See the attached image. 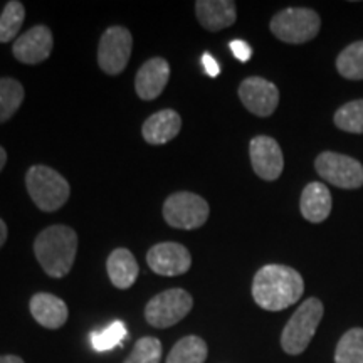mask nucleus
I'll use <instances>...</instances> for the list:
<instances>
[{
  "instance_id": "obj_1",
  "label": "nucleus",
  "mask_w": 363,
  "mask_h": 363,
  "mask_svg": "<svg viewBox=\"0 0 363 363\" xmlns=\"http://www.w3.org/2000/svg\"><path fill=\"white\" fill-rule=\"evenodd\" d=\"M305 291V281L293 267L267 264L256 272L252 281V298L266 311H283L299 301Z\"/></svg>"
},
{
  "instance_id": "obj_2",
  "label": "nucleus",
  "mask_w": 363,
  "mask_h": 363,
  "mask_svg": "<svg viewBox=\"0 0 363 363\" xmlns=\"http://www.w3.org/2000/svg\"><path fill=\"white\" fill-rule=\"evenodd\" d=\"M76 252L78 235L67 225H51L35 238L34 254L51 278H65L74 264Z\"/></svg>"
},
{
  "instance_id": "obj_3",
  "label": "nucleus",
  "mask_w": 363,
  "mask_h": 363,
  "mask_svg": "<svg viewBox=\"0 0 363 363\" xmlns=\"http://www.w3.org/2000/svg\"><path fill=\"white\" fill-rule=\"evenodd\" d=\"M26 187L33 202L43 212H56L67 202L71 187L51 167L34 165L26 174Z\"/></svg>"
},
{
  "instance_id": "obj_4",
  "label": "nucleus",
  "mask_w": 363,
  "mask_h": 363,
  "mask_svg": "<svg viewBox=\"0 0 363 363\" xmlns=\"http://www.w3.org/2000/svg\"><path fill=\"white\" fill-rule=\"evenodd\" d=\"M323 303L318 298H310L294 311L281 335V347L288 355H299L308 348L315 337L318 325L323 318Z\"/></svg>"
},
{
  "instance_id": "obj_5",
  "label": "nucleus",
  "mask_w": 363,
  "mask_h": 363,
  "mask_svg": "<svg viewBox=\"0 0 363 363\" xmlns=\"http://www.w3.org/2000/svg\"><path fill=\"white\" fill-rule=\"evenodd\" d=\"M320 16L313 9L289 7L276 13L271 21V33L289 44H303L320 33Z\"/></svg>"
},
{
  "instance_id": "obj_6",
  "label": "nucleus",
  "mask_w": 363,
  "mask_h": 363,
  "mask_svg": "<svg viewBox=\"0 0 363 363\" xmlns=\"http://www.w3.org/2000/svg\"><path fill=\"white\" fill-rule=\"evenodd\" d=\"M208 203L201 195L192 192H177L167 197L163 203V217L170 227L182 230L199 229L208 219Z\"/></svg>"
},
{
  "instance_id": "obj_7",
  "label": "nucleus",
  "mask_w": 363,
  "mask_h": 363,
  "mask_svg": "<svg viewBox=\"0 0 363 363\" xmlns=\"http://www.w3.org/2000/svg\"><path fill=\"white\" fill-rule=\"evenodd\" d=\"M194 306L190 293L180 288L167 289L148 301L145 308V320L153 328H170L184 320Z\"/></svg>"
},
{
  "instance_id": "obj_8",
  "label": "nucleus",
  "mask_w": 363,
  "mask_h": 363,
  "mask_svg": "<svg viewBox=\"0 0 363 363\" xmlns=\"http://www.w3.org/2000/svg\"><path fill=\"white\" fill-rule=\"evenodd\" d=\"M133 38L126 27L113 26L101 35L98 45V65L110 76L125 71L131 56Z\"/></svg>"
},
{
  "instance_id": "obj_9",
  "label": "nucleus",
  "mask_w": 363,
  "mask_h": 363,
  "mask_svg": "<svg viewBox=\"0 0 363 363\" xmlns=\"http://www.w3.org/2000/svg\"><path fill=\"white\" fill-rule=\"evenodd\" d=\"M321 179L340 189H358L363 185V167L355 158L340 155L335 152H323L315 162Z\"/></svg>"
},
{
  "instance_id": "obj_10",
  "label": "nucleus",
  "mask_w": 363,
  "mask_h": 363,
  "mask_svg": "<svg viewBox=\"0 0 363 363\" xmlns=\"http://www.w3.org/2000/svg\"><path fill=\"white\" fill-rule=\"evenodd\" d=\"M239 98L252 115L266 118L276 111L279 103V91L276 84L259 76L244 79L239 86Z\"/></svg>"
},
{
  "instance_id": "obj_11",
  "label": "nucleus",
  "mask_w": 363,
  "mask_h": 363,
  "mask_svg": "<svg viewBox=\"0 0 363 363\" xmlns=\"http://www.w3.org/2000/svg\"><path fill=\"white\" fill-rule=\"evenodd\" d=\"M150 269L158 276H182L192 266V256L189 249L179 242H160L147 254Z\"/></svg>"
},
{
  "instance_id": "obj_12",
  "label": "nucleus",
  "mask_w": 363,
  "mask_h": 363,
  "mask_svg": "<svg viewBox=\"0 0 363 363\" xmlns=\"http://www.w3.org/2000/svg\"><path fill=\"white\" fill-rule=\"evenodd\" d=\"M252 169L262 180L272 182L279 179L284 169V158L281 147L271 136H256L249 143Z\"/></svg>"
},
{
  "instance_id": "obj_13",
  "label": "nucleus",
  "mask_w": 363,
  "mask_h": 363,
  "mask_svg": "<svg viewBox=\"0 0 363 363\" xmlns=\"http://www.w3.org/2000/svg\"><path fill=\"white\" fill-rule=\"evenodd\" d=\"M52 33L48 26L30 27L13 43V57L22 65H40L52 52Z\"/></svg>"
},
{
  "instance_id": "obj_14",
  "label": "nucleus",
  "mask_w": 363,
  "mask_h": 363,
  "mask_svg": "<svg viewBox=\"0 0 363 363\" xmlns=\"http://www.w3.org/2000/svg\"><path fill=\"white\" fill-rule=\"evenodd\" d=\"M170 79V65L163 57H153L140 67L135 78L136 94L143 101L160 96Z\"/></svg>"
},
{
  "instance_id": "obj_15",
  "label": "nucleus",
  "mask_w": 363,
  "mask_h": 363,
  "mask_svg": "<svg viewBox=\"0 0 363 363\" xmlns=\"http://www.w3.org/2000/svg\"><path fill=\"white\" fill-rule=\"evenodd\" d=\"M195 13L203 29L211 33L227 29L238 19L235 2L233 0H199L195 2Z\"/></svg>"
},
{
  "instance_id": "obj_16",
  "label": "nucleus",
  "mask_w": 363,
  "mask_h": 363,
  "mask_svg": "<svg viewBox=\"0 0 363 363\" xmlns=\"http://www.w3.org/2000/svg\"><path fill=\"white\" fill-rule=\"evenodd\" d=\"M30 315L40 326L48 330H57L67 321L69 311L61 298L51 293H38L30 298Z\"/></svg>"
},
{
  "instance_id": "obj_17",
  "label": "nucleus",
  "mask_w": 363,
  "mask_h": 363,
  "mask_svg": "<svg viewBox=\"0 0 363 363\" xmlns=\"http://www.w3.org/2000/svg\"><path fill=\"white\" fill-rule=\"evenodd\" d=\"M182 118L175 110H162L143 123V140L150 145H165L180 133Z\"/></svg>"
},
{
  "instance_id": "obj_18",
  "label": "nucleus",
  "mask_w": 363,
  "mask_h": 363,
  "mask_svg": "<svg viewBox=\"0 0 363 363\" xmlns=\"http://www.w3.org/2000/svg\"><path fill=\"white\" fill-rule=\"evenodd\" d=\"M331 206H333V202H331L330 190L321 182H311L303 190L299 208H301V214L308 222L320 224V222L328 219Z\"/></svg>"
},
{
  "instance_id": "obj_19",
  "label": "nucleus",
  "mask_w": 363,
  "mask_h": 363,
  "mask_svg": "<svg viewBox=\"0 0 363 363\" xmlns=\"http://www.w3.org/2000/svg\"><path fill=\"white\" fill-rule=\"evenodd\" d=\"M106 269L113 286H116L118 289L131 288L140 272L135 256L125 247H118L108 256Z\"/></svg>"
},
{
  "instance_id": "obj_20",
  "label": "nucleus",
  "mask_w": 363,
  "mask_h": 363,
  "mask_svg": "<svg viewBox=\"0 0 363 363\" xmlns=\"http://www.w3.org/2000/svg\"><path fill=\"white\" fill-rule=\"evenodd\" d=\"M207 355V343L197 335H189L174 345L165 363H203Z\"/></svg>"
},
{
  "instance_id": "obj_21",
  "label": "nucleus",
  "mask_w": 363,
  "mask_h": 363,
  "mask_svg": "<svg viewBox=\"0 0 363 363\" xmlns=\"http://www.w3.org/2000/svg\"><path fill=\"white\" fill-rule=\"evenodd\" d=\"M24 88L17 79L0 78V123L16 115L24 101Z\"/></svg>"
},
{
  "instance_id": "obj_22",
  "label": "nucleus",
  "mask_w": 363,
  "mask_h": 363,
  "mask_svg": "<svg viewBox=\"0 0 363 363\" xmlns=\"http://www.w3.org/2000/svg\"><path fill=\"white\" fill-rule=\"evenodd\" d=\"M337 69L347 79H363V40L350 44L340 52L337 57Z\"/></svg>"
},
{
  "instance_id": "obj_23",
  "label": "nucleus",
  "mask_w": 363,
  "mask_h": 363,
  "mask_svg": "<svg viewBox=\"0 0 363 363\" xmlns=\"http://www.w3.org/2000/svg\"><path fill=\"white\" fill-rule=\"evenodd\" d=\"M335 363H363V330L352 328L340 338Z\"/></svg>"
},
{
  "instance_id": "obj_24",
  "label": "nucleus",
  "mask_w": 363,
  "mask_h": 363,
  "mask_svg": "<svg viewBox=\"0 0 363 363\" xmlns=\"http://www.w3.org/2000/svg\"><path fill=\"white\" fill-rule=\"evenodd\" d=\"M26 19V9L21 2H7L0 13V43H11L19 34Z\"/></svg>"
},
{
  "instance_id": "obj_25",
  "label": "nucleus",
  "mask_w": 363,
  "mask_h": 363,
  "mask_svg": "<svg viewBox=\"0 0 363 363\" xmlns=\"http://www.w3.org/2000/svg\"><path fill=\"white\" fill-rule=\"evenodd\" d=\"M335 125L348 133H363V99L350 101L335 113Z\"/></svg>"
},
{
  "instance_id": "obj_26",
  "label": "nucleus",
  "mask_w": 363,
  "mask_h": 363,
  "mask_svg": "<svg viewBox=\"0 0 363 363\" xmlns=\"http://www.w3.org/2000/svg\"><path fill=\"white\" fill-rule=\"evenodd\" d=\"M126 335L128 333H126V326L123 321H113L104 330L91 333V345H93L96 352H110L116 345H121Z\"/></svg>"
},
{
  "instance_id": "obj_27",
  "label": "nucleus",
  "mask_w": 363,
  "mask_h": 363,
  "mask_svg": "<svg viewBox=\"0 0 363 363\" xmlns=\"http://www.w3.org/2000/svg\"><path fill=\"white\" fill-rule=\"evenodd\" d=\"M162 342L155 337H143L135 343L133 352L123 363H160Z\"/></svg>"
},
{
  "instance_id": "obj_28",
  "label": "nucleus",
  "mask_w": 363,
  "mask_h": 363,
  "mask_svg": "<svg viewBox=\"0 0 363 363\" xmlns=\"http://www.w3.org/2000/svg\"><path fill=\"white\" fill-rule=\"evenodd\" d=\"M229 48H230V51H233L234 56L238 57L240 62L249 61V59H251V56H252L251 45H249L246 40H239V39L233 40V43L229 44Z\"/></svg>"
},
{
  "instance_id": "obj_29",
  "label": "nucleus",
  "mask_w": 363,
  "mask_h": 363,
  "mask_svg": "<svg viewBox=\"0 0 363 363\" xmlns=\"http://www.w3.org/2000/svg\"><path fill=\"white\" fill-rule=\"evenodd\" d=\"M202 66H203V69H206L207 74L212 76V78H217V76H219L220 67H219V65H217L216 59L212 57L208 52H206L202 56Z\"/></svg>"
},
{
  "instance_id": "obj_30",
  "label": "nucleus",
  "mask_w": 363,
  "mask_h": 363,
  "mask_svg": "<svg viewBox=\"0 0 363 363\" xmlns=\"http://www.w3.org/2000/svg\"><path fill=\"white\" fill-rule=\"evenodd\" d=\"M6 240H7V224L0 219V247L6 244Z\"/></svg>"
},
{
  "instance_id": "obj_31",
  "label": "nucleus",
  "mask_w": 363,
  "mask_h": 363,
  "mask_svg": "<svg viewBox=\"0 0 363 363\" xmlns=\"http://www.w3.org/2000/svg\"><path fill=\"white\" fill-rule=\"evenodd\" d=\"M0 363H26L21 357L16 355H2L0 357Z\"/></svg>"
},
{
  "instance_id": "obj_32",
  "label": "nucleus",
  "mask_w": 363,
  "mask_h": 363,
  "mask_svg": "<svg viewBox=\"0 0 363 363\" xmlns=\"http://www.w3.org/2000/svg\"><path fill=\"white\" fill-rule=\"evenodd\" d=\"M7 163V152L4 150V147H0V172H2L4 167H6Z\"/></svg>"
}]
</instances>
